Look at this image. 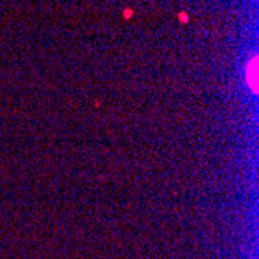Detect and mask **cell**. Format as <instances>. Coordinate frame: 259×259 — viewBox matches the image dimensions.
<instances>
[{"label":"cell","mask_w":259,"mask_h":259,"mask_svg":"<svg viewBox=\"0 0 259 259\" xmlns=\"http://www.w3.org/2000/svg\"><path fill=\"white\" fill-rule=\"evenodd\" d=\"M245 81L248 87L251 85V90L257 92V56H253L251 61H248L245 68Z\"/></svg>","instance_id":"obj_1"}]
</instances>
